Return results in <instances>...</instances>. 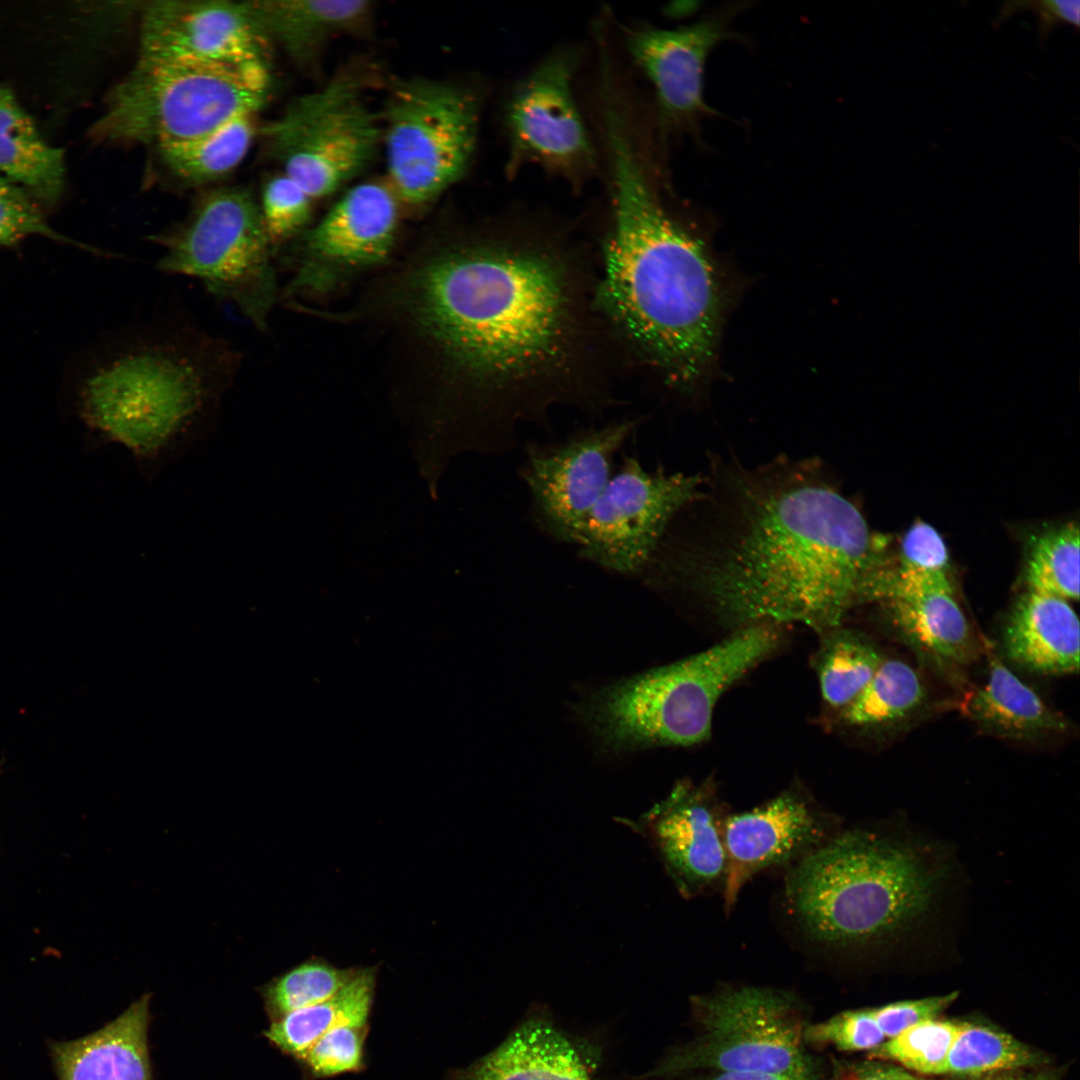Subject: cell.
Returning <instances> with one entry per match:
<instances>
[{
  "instance_id": "6da1fadb",
  "label": "cell",
  "mask_w": 1080,
  "mask_h": 1080,
  "mask_svg": "<svg viewBox=\"0 0 1080 1080\" xmlns=\"http://www.w3.org/2000/svg\"><path fill=\"white\" fill-rule=\"evenodd\" d=\"M730 483L708 536L666 532L642 578L695 592L735 629L840 626L883 563L860 510L815 464L775 462Z\"/></svg>"
},
{
  "instance_id": "7a4b0ae2",
  "label": "cell",
  "mask_w": 1080,
  "mask_h": 1080,
  "mask_svg": "<svg viewBox=\"0 0 1080 1080\" xmlns=\"http://www.w3.org/2000/svg\"><path fill=\"white\" fill-rule=\"evenodd\" d=\"M569 280L543 250L472 246L420 269L414 307L458 366L511 395L517 421L538 420L544 410L532 389L564 362L576 332Z\"/></svg>"
},
{
  "instance_id": "3957f363",
  "label": "cell",
  "mask_w": 1080,
  "mask_h": 1080,
  "mask_svg": "<svg viewBox=\"0 0 1080 1080\" xmlns=\"http://www.w3.org/2000/svg\"><path fill=\"white\" fill-rule=\"evenodd\" d=\"M606 136L614 226L603 294L632 340L689 392L715 359L723 282L705 244L662 206L617 118H609Z\"/></svg>"
},
{
  "instance_id": "277c9868",
  "label": "cell",
  "mask_w": 1080,
  "mask_h": 1080,
  "mask_svg": "<svg viewBox=\"0 0 1080 1080\" xmlns=\"http://www.w3.org/2000/svg\"><path fill=\"white\" fill-rule=\"evenodd\" d=\"M84 379L80 415L101 443L116 442L151 481L214 430L241 355L189 323L131 329Z\"/></svg>"
},
{
  "instance_id": "5b68a950",
  "label": "cell",
  "mask_w": 1080,
  "mask_h": 1080,
  "mask_svg": "<svg viewBox=\"0 0 1080 1080\" xmlns=\"http://www.w3.org/2000/svg\"><path fill=\"white\" fill-rule=\"evenodd\" d=\"M940 872L918 847L870 829L841 828L787 869L782 906L808 948L853 956L919 920L935 899Z\"/></svg>"
},
{
  "instance_id": "8992f818",
  "label": "cell",
  "mask_w": 1080,
  "mask_h": 1080,
  "mask_svg": "<svg viewBox=\"0 0 1080 1080\" xmlns=\"http://www.w3.org/2000/svg\"><path fill=\"white\" fill-rule=\"evenodd\" d=\"M780 641L776 625L738 628L695 655L599 691L587 704V719L613 750L701 743L711 735L720 697Z\"/></svg>"
},
{
  "instance_id": "52a82bcc",
  "label": "cell",
  "mask_w": 1080,
  "mask_h": 1080,
  "mask_svg": "<svg viewBox=\"0 0 1080 1080\" xmlns=\"http://www.w3.org/2000/svg\"><path fill=\"white\" fill-rule=\"evenodd\" d=\"M695 1035L664 1054L642 1078L664 1080L696 1071L782 1074L821 1080L807 1050L800 997L783 988L722 984L690 998Z\"/></svg>"
},
{
  "instance_id": "ba28073f",
  "label": "cell",
  "mask_w": 1080,
  "mask_h": 1080,
  "mask_svg": "<svg viewBox=\"0 0 1080 1080\" xmlns=\"http://www.w3.org/2000/svg\"><path fill=\"white\" fill-rule=\"evenodd\" d=\"M268 89L227 69L139 56L107 96L90 136L156 148L194 139L238 115L258 112Z\"/></svg>"
},
{
  "instance_id": "9c48e42d",
  "label": "cell",
  "mask_w": 1080,
  "mask_h": 1080,
  "mask_svg": "<svg viewBox=\"0 0 1080 1080\" xmlns=\"http://www.w3.org/2000/svg\"><path fill=\"white\" fill-rule=\"evenodd\" d=\"M150 241L162 249L161 272L195 278L265 330L276 297L272 243L259 202L243 187L214 190L190 216Z\"/></svg>"
},
{
  "instance_id": "30bf717a",
  "label": "cell",
  "mask_w": 1080,
  "mask_h": 1080,
  "mask_svg": "<svg viewBox=\"0 0 1080 1080\" xmlns=\"http://www.w3.org/2000/svg\"><path fill=\"white\" fill-rule=\"evenodd\" d=\"M379 115L387 183L398 199L429 203L466 174L480 120L472 91L444 80L401 78L392 82Z\"/></svg>"
},
{
  "instance_id": "8fae6325",
  "label": "cell",
  "mask_w": 1080,
  "mask_h": 1080,
  "mask_svg": "<svg viewBox=\"0 0 1080 1080\" xmlns=\"http://www.w3.org/2000/svg\"><path fill=\"white\" fill-rule=\"evenodd\" d=\"M364 89L359 76L342 72L261 128L271 157L312 199L353 181L381 148L380 115Z\"/></svg>"
},
{
  "instance_id": "7c38bea8",
  "label": "cell",
  "mask_w": 1080,
  "mask_h": 1080,
  "mask_svg": "<svg viewBox=\"0 0 1080 1080\" xmlns=\"http://www.w3.org/2000/svg\"><path fill=\"white\" fill-rule=\"evenodd\" d=\"M700 486L696 475L648 471L637 457L624 455L582 525L579 557L639 576L675 518L700 497Z\"/></svg>"
},
{
  "instance_id": "4fadbf2b",
  "label": "cell",
  "mask_w": 1080,
  "mask_h": 1080,
  "mask_svg": "<svg viewBox=\"0 0 1080 1080\" xmlns=\"http://www.w3.org/2000/svg\"><path fill=\"white\" fill-rule=\"evenodd\" d=\"M577 53L552 52L512 88L504 107L508 176L534 164L570 184L596 168V151L573 95Z\"/></svg>"
},
{
  "instance_id": "5bb4252c",
  "label": "cell",
  "mask_w": 1080,
  "mask_h": 1080,
  "mask_svg": "<svg viewBox=\"0 0 1080 1080\" xmlns=\"http://www.w3.org/2000/svg\"><path fill=\"white\" fill-rule=\"evenodd\" d=\"M635 427L634 421L614 422L554 444L527 446L520 475L539 530L556 542L576 543L586 517L612 476L614 456Z\"/></svg>"
},
{
  "instance_id": "9a60e30c",
  "label": "cell",
  "mask_w": 1080,
  "mask_h": 1080,
  "mask_svg": "<svg viewBox=\"0 0 1080 1080\" xmlns=\"http://www.w3.org/2000/svg\"><path fill=\"white\" fill-rule=\"evenodd\" d=\"M267 45L244 2L168 0L143 8L139 56L223 68L269 88Z\"/></svg>"
},
{
  "instance_id": "2e32d148",
  "label": "cell",
  "mask_w": 1080,
  "mask_h": 1080,
  "mask_svg": "<svg viewBox=\"0 0 1080 1080\" xmlns=\"http://www.w3.org/2000/svg\"><path fill=\"white\" fill-rule=\"evenodd\" d=\"M726 815L711 784L684 780L637 819L621 822L647 841L680 896L692 899L723 888Z\"/></svg>"
},
{
  "instance_id": "e0dca14e",
  "label": "cell",
  "mask_w": 1080,
  "mask_h": 1080,
  "mask_svg": "<svg viewBox=\"0 0 1080 1080\" xmlns=\"http://www.w3.org/2000/svg\"><path fill=\"white\" fill-rule=\"evenodd\" d=\"M841 828L832 814L796 789L785 790L750 810L727 813V867L722 888L725 912L732 910L743 887L756 875L790 868Z\"/></svg>"
},
{
  "instance_id": "ac0fdd59",
  "label": "cell",
  "mask_w": 1080,
  "mask_h": 1080,
  "mask_svg": "<svg viewBox=\"0 0 1080 1080\" xmlns=\"http://www.w3.org/2000/svg\"><path fill=\"white\" fill-rule=\"evenodd\" d=\"M865 601L883 604L896 636L940 672L958 674L978 656L979 643L949 576L902 575L882 567Z\"/></svg>"
},
{
  "instance_id": "d6986e66",
  "label": "cell",
  "mask_w": 1080,
  "mask_h": 1080,
  "mask_svg": "<svg viewBox=\"0 0 1080 1080\" xmlns=\"http://www.w3.org/2000/svg\"><path fill=\"white\" fill-rule=\"evenodd\" d=\"M735 38L720 16L675 29L640 25L626 32V45L655 90L663 129L695 131L714 110L703 98L706 60L720 42Z\"/></svg>"
},
{
  "instance_id": "ffe728a7",
  "label": "cell",
  "mask_w": 1080,
  "mask_h": 1080,
  "mask_svg": "<svg viewBox=\"0 0 1080 1080\" xmlns=\"http://www.w3.org/2000/svg\"><path fill=\"white\" fill-rule=\"evenodd\" d=\"M398 197L387 182L350 187L309 232L308 248L348 265H367L389 252L398 223Z\"/></svg>"
},
{
  "instance_id": "44dd1931",
  "label": "cell",
  "mask_w": 1080,
  "mask_h": 1080,
  "mask_svg": "<svg viewBox=\"0 0 1080 1080\" xmlns=\"http://www.w3.org/2000/svg\"><path fill=\"white\" fill-rule=\"evenodd\" d=\"M453 1080H592L576 1042L547 1015L522 1021L495 1049Z\"/></svg>"
},
{
  "instance_id": "7402d4cb",
  "label": "cell",
  "mask_w": 1080,
  "mask_h": 1080,
  "mask_svg": "<svg viewBox=\"0 0 1080 1080\" xmlns=\"http://www.w3.org/2000/svg\"><path fill=\"white\" fill-rule=\"evenodd\" d=\"M1007 659L1033 674L1060 676L1079 670L1080 630L1067 600L1028 591L1010 611L1001 633Z\"/></svg>"
},
{
  "instance_id": "603a6c76",
  "label": "cell",
  "mask_w": 1080,
  "mask_h": 1080,
  "mask_svg": "<svg viewBox=\"0 0 1080 1080\" xmlns=\"http://www.w3.org/2000/svg\"><path fill=\"white\" fill-rule=\"evenodd\" d=\"M150 994L97 1032L56 1044L60 1080H151L147 1047Z\"/></svg>"
},
{
  "instance_id": "cb8c5ba5",
  "label": "cell",
  "mask_w": 1080,
  "mask_h": 1080,
  "mask_svg": "<svg viewBox=\"0 0 1080 1080\" xmlns=\"http://www.w3.org/2000/svg\"><path fill=\"white\" fill-rule=\"evenodd\" d=\"M261 37L298 63L312 61L329 40L359 27L371 11L365 0L244 2Z\"/></svg>"
},
{
  "instance_id": "d4e9b609",
  "label": "cell",
  "mask_w": 1080,
  "mask_h": 1080,
  "mask_svg": "<svg viewBox=\"0 0 1080 1080\" xmlns=\"http://www.w3.org/2000/svg\"><path fill=\"white\" fill-rule=\"evenodd\" d=\"M964 712L984 732L1016 742L1065 734L1070 721L1054 710L994 655L988 677L964 703Z\"/></svg>"
},
{
  "instance_id": "484cf974",
  "label": "cell",
  "mask_w": 1080,
  "mask_h": 1080,
  "mask_svg": "<svg viewBox=\"0 0 1080 1080\" xmlns=\"http://www.w3.org/2000/svg\"><path fill=\"white\" fill-rule=\"evenodd\" d=\"M0 175L38 203L55 204L65 183L64 152L46 143L12 91L0 85Z\"/></svg>"
},
{
  "instance_id": "4316f807",
  "label": "cell",
  "mask_w": 1080,
  "mask_h": 1080,
  "mask_svg": "<svg viewBox=\"0 0 1080 1080\" xmlns=\"http://www.w3.org/2000/svg\"><path fill=\"white\" fill-rule=\"evenodd\" d=\"M929 696L920 674L907 662L884 658L857 698L840 711L850 728L884 732L915 719L928 705Z\"/></svg>"
},
{
  "instance_id": "83f0119b",
  "label": "cell",
  "mask_w": 1080,
  "mask_h": 1080,
  "mask_svg": "<svg viewBox=\"0 0 1080 1080\" xmlns=\"http://www.w3.org/2000/svg\"><path fill=\"white\" fill-rule=\"evenodd\" d=\"M377 967L360 968L334 996L276 1019L265 1036L282 1051L299 1057L320 1036L345 1024L367 1025Z\"/></svg>"
},
{
  "instance_id": "f1b7e54d",
  "label": "cell",
  "mask_w": 1080,
  "mask_h": 1080,
  "mask_svg": "<svg viewBox=\"0 0 1080 1080\" xmlns=\"http://www.w3.org/2000/svg\"><path fill=\"white\" fill-rule=\"evenodd\" d=\"M253 115H238L200 137L158 147L162 162L192 185L224 177L240 164L252 144Z\"/></svg>"
},
{
  "instance_id": "f546056e",
  "label": "cell",
  "mask_w": 1080,
  "mask_h": 1080,
  "mask_svg": "<svg viewBox=\"0 0 1080 1080\" xmlns=\"http://www.w3.org/2000/svg\"><path fill=\"white\" fill-rule=\"evenodd\" d=\"M815 667L826 704L839 712L851 704L884 660L864 634L841 625L822 633Z\"/></svg>"
},
{
  "instance_id": "4dcf8cb0",
  "label": "cell",
  "mask_w": 1080,
  "mask_h": 1080,
  "mask_svg": "<svg viewBox=\"0 0 1080 1080\" xmlns=\"http://www.w3.org/2000/svg\"><path fill=\"white\" fill-rule=\"evenodd\" d=\"M1041 1050L993 1026L962 1022L944 1076L976 1080L1013 1070L1047 1066Z\"/></svg>"
},
{
  "instance_id": "1f68e13d",
  "label": "cell",
  "mask_w": 1080,
  "mask_h": 1080,
  "mask_svg": "<svg viewBox=\"0 0 1080 1080\" xmlns=\"http://www.w3.org/2000/svg\"><path fill=\"white\" fill-rule=\"evenodd\" d=\"M1079 528L1049 530L1033 543L1026 566L1028 591L1064 600L1079 598Z\"/></svg>"
},
{
  "instance_id": "d6a6232c",
  "label": "cell",
  "mask_w": 1080,
  "mask_h": 1080,
  "mask_svg": "<svg viewBox=\"0 0 1080 1080\" xmlns=\"http://www.w3.org/2000/svg\"><path fill=\"white\" fill-rule=\"evenodd\" d=\"M962 1022L940 1018L914 1024L867 1053V1058L894 1063L912 1073L944 1076L952 1044Z\"/></svg>"
},
{
  "instance_id": "836d02e7",
  "label": "cell",
  "mask_w": 1080,
  "mask_h": 1080,
  "mask_svg": "<svg viewBox=\"0 0 1080 1080\" xmlns=\"http://www.w3.org/2000/svg\"><path fill=\"white\" fill-rule=\"evenodd\" d=\"M360 968H339L323 958H310L262 987L261 993L278 1018L319 1002L344 988Z\"/></svg>"
},
{
  "instance_id": "e575fe53",
  "label": "cell",
  "mask_w": 1080,
  "mask_h": 1080,
  "mask_svg": "<svg viewBox=\"0 0 1080 1080\" xmlns=\"http://www.w3.org/2000/svg\"><path fill=\"white\" fill-rule=\"evenodd\" d=\"M885 1040L871 1007L839 1012L824 1021L808 1023L804 1030L807 1047H832L840 1052L868 1053Z\"/></svg>"
},
{
  "instance_id": "d590c367",
  "label": "cell",
  "mask_w": 1080,
  "mask_h": 1080,
  "mask_svg": "<svg viewBox=\"0 0 1080 1080\" xmlns=\"http://www.w3.org/2000/svg\"><path fill=\"white\" fill-rule=\"evenodd\" d=\"M312 198L283 172L269 178L259 202L272 245L293 236L308 222Z\"/></svg>"
},
{
  "instance_id": "8d00e7d4",
  "label": "cell",
  "mask_w": 1080,
  "mask_h": 1080,
  "mask_svg": "<svg viewBox=\"0 0 1080 1080\" xmlns=\"http://www.w3.org/2000/svg\"><path fill=\"white\" fill-rule=\"evenodd\" d=\"M31 235L45 236L97 252L51 228L38 202L24 188L0 175V247H15Z\"/></svg>"
},
{
  "instance_id": "74e56055",
  "label": "cell",
  "mask_w": 1080,
  "mask_h": 1080,
  "mask_svg": "<svg viewBox=\"0 0 1080 1080\" xmlns=\"http://www.w3.org/2000/svg\"><path fill=\"white\" fill-rule=\"evenodd\" d=\"M366 1025L345 1024L320 1036L300 1058L318 1077L359 1070Z\"/></svg>"
},
{
  "instance_id": "f35d334b",
  "label": "cell",
  "mask_w": 1080,
  "mask_h": 1080,
  "mask_svg": "<svg viewBox=\"0 0 1080 1080\" xmlns=\"http://www.w3.org/2000/svg\"><path fill=\"white\" fill-rule=\"evenodd\" d=\"M949 554L944 539L930 524L917 520L905 532L900 545V565L895 571L907 576H948Z\"/></svg>"
},
{
  "instance_id": "ab89813d",
  "label": "cell",
  "mask_w": 1080,
  "mask_h": 1080,
  "mask_svg": "<svg viewBox=\"0 0 1080 1080\" xmlns=\"http://www.w3.org/2000/svg\"><path fill=\"white\" fill-rule=\"evenodd\" d=\"M958 992L903 1000L871 1007L872 1013L886 1039L904 1029L930 1019L939 1018L958 998Z\"/></svg>"
},
{
  "instance_id": "60d3db41",
  "label": "cell",
  "mask_w": 1080,
  "mask_h": 1080,
  "mask_svg": "<svg viewBox=\"0 0 1080 1080\" xmlns=\"http://www.w3.org/2000/svg\"><path fill=\"white\" fill-rule=\"evenodd\" d=\"M822 1080H935L912 1073L894 1063L869 1059L838 1060Z\"/></svg>"
},
{
  "instance_id": "b9f144b4",
  "label": "cell",
  "mask_w": 1080,
  "mask_h": 1080,
  "mask_svg": "<svg viewBox=\"0 0 1080 1080\" xmlns=\"http://www.w3.org/2000/svg\"><path fill=\"white\" fill-rule=\"evenodd\" d=\"M1027 4L1037 12L1043 30H1048L1057 22L1079 25V0H1044L1027 2Z\"/></svg>"
},
{
  "instance_id": "7bdbcfd3",
  "label": "cell",
  "mask_w": 1080,
  "mask_h": 1080,
  "mask_svg": "<svg viewBox=\"0 0 1080 1080\" xmlns=\"http://www.w3.org/2000/svg\"><path fill=\"white\" fill-rule=\"evenodd\" d=\"M823 1079V1078H822ZM821 1079V1080H822ZM664 1080H812L802 1077L759 1073V1072H736V1071H696L685 1073Z\"/></svg>"
},
{
  "instance_id": "ee69618b",
  "label": "cell",
  "mask_w": 1080,
  "mask_h": 1080,
  "mask_svg": "<svg viewBox=\"0 0 1080 1080\" xmlns=\"http://www.w3.org/2000/svg\"><path fill=\"white\" fill-rule=\"evenodd\" d=\"M1061 1077L1062 1071L1056 1068L1043 1066L1039 1068L996 1073L976 1080H1061Z\"/></svg>"
},
{
  "instance_id": "f6af8a7d",
  "label": "cell",
  "mask_w": 1080,
  "mask_h": 1080,
  "mask_svg": "<svg viewBox=\"0 0 1080 1080\" xmlns=\"http://www.w3.org/2000/svg\"><path fill=\"white\" fill-rule=\"evenodd\" d=\"M2 772H3V770H2V762H0V775L2 774Z\"/></svg>"
}]
</instances>
